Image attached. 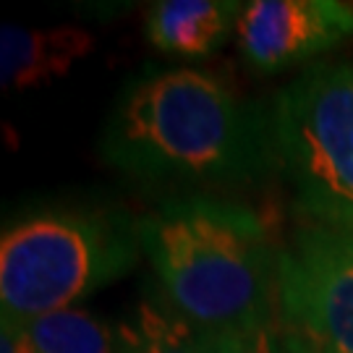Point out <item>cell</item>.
<instances>
[{
  "label": "cell",
  "mask_w": 353,
  "mask_h": 353,
  "mask_svg": "<svg viewBox=\"0 0 353 353\" xmlns=\"http://www.w3.org/2000/svg\"><path fill=\"white\" fill-rule=\"evenodd\" d=\"M0 353H37L26 322H21V319H16V316H11V314H3Z\"/></svg>",
  "instance_id": "7c38bea8"
},
{
  "label": "cell",
  "mask_w": 353,
  "mask_h": 353,
  "mask_svg": "<svg viewBox=\"0 0 353 353\" xmlns=\"http://www.w3.org/2000/svg\"><path fill=\"white\" fill-rule=\"evenodd\" d=\"M160 299L212 332L272 325L278 249L246 207L212 196L165 202L137 220Z\"/></svg>",
  "instance_id": "7a4b0ae2"
},
{
  "label": "cell",
  "mask_w": 353,
  "mask_h": 353,
  "mask_svg": "<svg viewBox=\"0 0 353 353\" xmlns=\"http://www.w3.org/2000/svg\"><path fill=\"white\" fill-rule=\"evenodd\" d=\"M270 144L303 217L353 230V63L290 81L270 113Z\"/></svg>",
  "instance_id": "277c9868"
},
{
  "label": "cell",
  "mask_w": 353,
  "mask_h": 353,
  "mask_svg": "<svg viewBox=\"0 0 353 353\" xmlns=\"http://www.w3.org/2000/svg\"><path fill=\"white\" fill-rule=\"evenodd\" d=\"M137 220L79 210L32 214L0 239L3 314L37 319L126 275L139 256Z\"/></svg>",
  "instance_id": "3957f363"
},
{
  "label": "cell",
  "mask_w": 353,
  "mask_h": 353,
  "mask_svg": "<svg viewBox=\"0 0 353 353\" xmlns=\"http://www.w3.org/2000/svg\"><path fill=\"white\" fill-rule=\"evenodd\" d=\"M217 353H288L278 338L272 325L243 330V332H228Z\"/></svg>",
  "instance_id": "8fae6325"
},
{
  "label": "cell",
  "mask_w": 353,
  "mask_h": 353,
  "mask_svg": "<svg viewBox=\"0 0 353 353\" xmlns=\"http://www.w3.org/2000/svg\"><path fill=\"white\" fill-rule=\"evenodd\" d=\"M108 163L150 183L225 186L272 160L270 118L194 68L134 81L105 128Z\"/></svg>",
  "instance_id": "6da1fadb"
},
{
  "label": "cell",
  "mask_w": 353,
  "mask_h": 353,
  "mask_svg": "<svg viewBox=\"0 0 353 353\" xmlns=\"http://www.w3.org/2000/svg\"><path fill=\"white\" fill-rule=\"evenodd\" d=\"M29 335L37 353H128L126 325H110L108 319L84 309H58L29 319Z\"/></svg>",
  "instance_id": "9c48e42d"
},
{
  "label": "cell",
  "mask_w": 353,
  "mask_h": 353,
  "mask_svg": "<svg viewBox=\"0 0 353 353\" xmlns=\"http://www.w3.org/2000/svg\"><path fill=\"white\" fill-rule=\"evenodd\" d=\"M243 58L275 71L353 37V6L341 0H254L236 21Z\"/></svg>",
  "instance_id": "8992f818"
},
{
  "label": "cell",
  "mask_w": 353,
  "mask_h": 353,
  "mask_svg": "<svg viewBox=\"0 0 353 353\" xmlns=\"http://www.w3.org/2000/svg\"><path fill=\"white\" fill-rule=\"evenodd\" d=\"M243 6L236 0H160L147 13V37L157 50L199 58L228 37Z\"/></svg>",
  "instance_id": "ba28073f"
},
{
  "label": "cell",
  "mask_w": 353,
  "mask_h": 353,
  "mask_svg": "<svg viewBox=\"0 0 353 353\" xmlns=\"http://www.w3.org/2000/svg\"><path fill=\"white\" fill-rule=\"evenodd\" d=\"M272 330L288 353H353V230L301 217L278 249Z\"/></svg>",
  "instance_id": "5b68a950"
},
{
  "label": "cell",
  "mask_w": 353,
  "mask_h": 353,
  "mask_svg": "<svg viewBox=\"0 0 353 353\" xmlns=\"http://www.w3.org/2000/svg\"><path fill=\"white\" fill-rule=\"evenodd\" d=\"M128 353H217L228 332H212L189 322L160 299H144L128 322Z\"/></svg>",
  "instance_id": "30bf717a"
},
{
  "label": "cell",
  "mask_w": 353,
  "mask_h": 353,
  "mask_svg": "<svg viewBox=\"0 0 353 353\" xmlns=\"http://www.w3.org/2000/svg\"><path fill=\"white\" fill-rule=\"evenodd\" d=\"M94 34L81 26L24 29L6 24L0 32V81L6 92L37 89L63 79L94 50Z\"/></svg>",
  "instance_id": "52a82bcc"
}]
</instances>
